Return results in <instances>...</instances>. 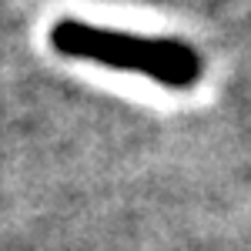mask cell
<instances>
[{
    "label": "cell",
    "instance_id": "1",
    "mask_svg": "<svg viewBox=\"0 0 251 251\" xmlns=\"http://www.w3.org/2000/svg\"><path fill=\"white\" fill-rule=\"evenodd\" d=\"M54 50L74 60H94L111 71L141 74L171 91H191L204 74V60L188 40L144 37L131 30L94 27L84 20H57L50 27Z\"/></svg>",
    "mask_w": 251,
    "mask_h": 251
}]
</instances>
